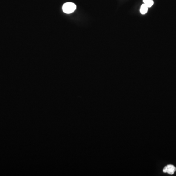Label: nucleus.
I'll return each mask as SVG.
<instances>
[{
    "instance_id": "1",
    "label": "nucleus",
    "mask_w": 176,
    "mask_h": 176,
    "mask_svg": "<svg viewBox=\"0 0 176 176\" xmlns=\"http://www.w3.org/2000/svg\"><path fill=\"white\" fill-rule=\"evenodd\" d=\"M77 9V6L74 3H66L64 4L62 6V10L64 13L67 14H70L75 11Z\"/></svg>"
},
{
    "instance_id": "2",
    "label": "nucleus",
    "mask_w": 176,
    "mask_h": 176,
    "mask_svg": "<svg viewBox=\"0 0 176 176\" xmlns=\"http://www.w3.org/2000/svg\"><path fill=\"white\" fill-rule=\"evenodd\" d=\"M176 170V168L175 166L171 165V164H169V165H167V166H165V167L164 168L163 171V172L167 173L170 175H172L175 172Z\"/></svg>"
},
{
    "instance_id": "3",
    "label": "nucleus",
    "mask_w": 176,
    "mask_h": 176,
    "mask_svg": "<svg viewBox=\"0 0 176 176\" xmlns=\"http://www.w3.org/2000/svg\"><path fill=\"white\" fill-rule=\"evenodd\" d=\"M148 7L144 4H142L141 7H140V12L142 15H144V14H146L147 11H148Z\"/></svg>"
},
{
    "instance_id": "4",
    "label": "nucleus",
    "mask_w": 176,
    "mask_h": 176,
    "mask_svg": "<svg viewBox=\"0 0 176 176\" xmlns=\"http://www.w3.org/2000/svg\"><path fill=\"white\" fill-rule=\"evenodd\" d=\"M143 3L146 5L148 8H151L154 5V1L153 0H143Z\"/></svg>"
}]
</instances>
